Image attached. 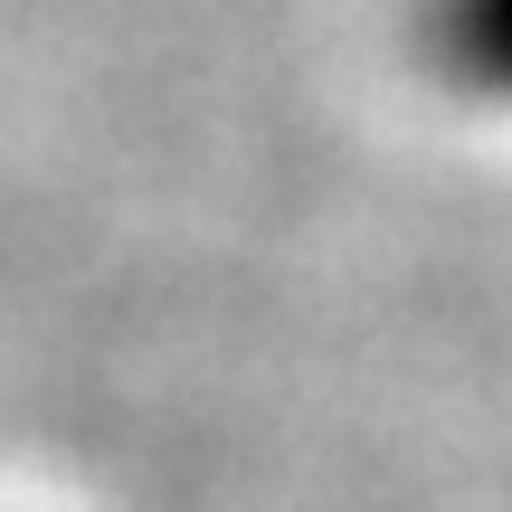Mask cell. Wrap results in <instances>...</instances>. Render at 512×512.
<instances>
[{
  "instance_id": "6da1fadb",
  "label": "cell",
  "mask_w": 512,
  "mask_h": 512,
  "mask_svg": "<svg viewBox=\"0 0 512 512\" xmlns=\"http://www.w3.org/2000/svg\"><path fill=\"white\" fill-rule=\"evenodd\" d=\"M427 48L484 105H512V0H437L427 10Z\"/></svg>"
}]
</instances>
